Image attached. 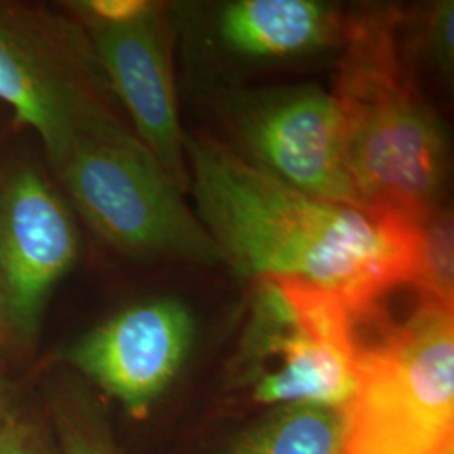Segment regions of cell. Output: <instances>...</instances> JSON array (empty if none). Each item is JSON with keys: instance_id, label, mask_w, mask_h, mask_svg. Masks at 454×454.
I'll return each instance as SVG.
<instances>
[{"instance_id": "cell-1", "label": "cell", "mask_w": 454, "mask_h": 454, "mask_svg": "<svg viewBox=\"0 0 454 454\" xmlns=\"http://www.w3.org/2000/svg\"><path fill=\"white\" fill-rule=\"evenodd\" d=\"M184 145L195 215L241 275L320 288L352 315L416 286L419 223L311 197L211 135L185 131Z\"/></svg>"}, {"instance_id": "cell-2", "label": "cell", "mask_w": 454, "mask_h": 454, "mask_svg": "<svg viewBox=\"0 0 454 454\" xmlns=\"http://www.w3.org/2000/svg\"><path fill=\"white\" fill-rule=\"evenodd\" d=\"M394 7L347 16L332 90L343 121L345 162L369 209L421 223L442 207L448 137L424 99Z\"/></svg>"}, {"instance_id": "cell-3", "label": "cell", "mask_w": 454, "mask_h": 454, "mask_svg": "<svg viewBox=\"0 0 454 454\" xmlns=\"http://www.w3.org/2000/svg\"><path fill=\"white\" fill-rule=\"evenodd\" d=\"M352 315L357 375L340 454H454L453 303L416 288Z\"/></svg>"}, {"instance_id": "cell-4", "label": "cell", "mask_w": 454, "mask_h": 454, "mask_svg": "<svg viewBox=\"0 0 454 454\" xmlns=\"http://www.w3.org/2000/svg\"><path fill=\"white\" fill-rule=\"evenodd\" d=\"M51 167L88 224L123 254L226 264L185 194L121 123L114 103L82 114Z\"/></svg>"}, {"instance_id": "cell-5", "label": "cell", "mask_w": 454, "mask_h": 454, "mask_svg": "<svg viewBox=\"0 0 454 454\" xmlns=\"http://www.w3.org/2000/svg\"><path fill=\"white\" fill-rule=\"evenodd\" d=\"M357 375L352 313L340 298L292 279H258L236 377L261 406L347 409Z\"/></svg>"}, {"instance_id": "cell-6", "label": "cell", "mask_w": 454, "mask_h": 454, "mask_svg": "<svg viewBox=\"0 0 454 454\" xmlns=\"http://www.w3.org/2000/svg\"><path fill=\"white\" fill-rule=\"evenodd\" d=\"M200 98L221 144L244 162L311 197L367 207L345 162L337 99L324 86L200 82Z\"/></svg>"}, {"instance_id": "cell-7", "label": "cell", "mask_w": 454, "mask_h": 454, "mask_svg": "<svg viewBox=\"0 0 454 454\" xmlns=\"http://www.w3.org/2000/svg\"><path fill=\"white\" fill-rule=\"evenodd\" d=\"M114 99L80 22L0 2V101L39 137L51 165L82 114Z\"/></svg>"}, {"instance_id": "cell-8", "label": "cell", "mask_w": 454, "mask_h": 454, "mask_svg": "<svg viewBox=\"0 0 454 454\" xmlns=\"http://www.w3.org/2000/svg\"><path fill=\"white\" fill-rule=\"evenodd\" d=\"M202 82H234L241 73L290 67L340 51L347 16L317 0H231L168 7Z\"/></svg>"}, {"instance_id": "cell-9", "label": "cell", "mask_w": 454, "mask_h": 454, "mask_svg": "<svg viewBox=\"0 0 454 454\" xmlns=\"http://www.w3.org/2000/svg\"><path fill=\"white\" fill-rule=\"evenodd\" d=\"M78 256L80 232L63 197L34 167L9 170L0 180V328L33 340Z\"/></svg>"}, {"instance_id": "cell-10", "label": "cell", "mask_w": 454, "mask_h": 454, "mask_svg": "<svg viewBox=\"0 0 454 454\" xmlns=\"http://www.w3.org/2000/svg\"><path fill=\"white\" fill-rule=\"evenodd\" d=\"M194 337L191 309L176 298H155L98 325L63 358L130 418L145 419L179 375Z\"/></svg>"}, {"instance_id": "cell-11", "label": "cell", "mask_w": 454, "mask_h": 454, "mask_svg": "<svg viewBox=\"0 0 454 454\" xmlns=\"http://www.w3.org/2000/svg\"><path fill=\"white\" fill-rule=\"evenodd\" d=\"M114 97L135 135L184 194L189 192L185 130L180 125L172 63V20L165 4L125 24L80 22Z\"/></svg>"}, {"instance_id": "cell-12", "label": "cell", "mask_w": 454, "mask_h": 454, "mask_svg": "<svg viewBox=\"0 0 454 454\" xmlns=\"http://www.w3.org/2000/svg\"><path fill=\"white\" fill-rule=\"evenodd\" d=\"M345 429L347 409L275 407L236 434L223 454H340Z\"/></svg>"}, {"instance_id": "cell-13", "label": "cell", "mask_w": 454, "mask_h": 454, "mask_svg": "<svg viewBox=\"0 0 454 454\" xmlns=\"http://www.w3.org/2000/svg\"><path fill=\"white\" fill-rule=\"evenodd\" d=\"M61 454H123L101 407L88 390L63 386L49 399Z\"/></svg>"}, {"instance_id": "cell-14", "label": "cell", "mask_w": 454, "mask_h": 454, "mask_svg": "<svg viewBox=\"0 0 454 454\" xmlns=\"http://www.w3.org/2000/svg\"><path fill=\"white\" fill-rule=\"evenodd\" d=\"M419 276L414 288L453 303V219L444 207L419 223Z\"/></svg>"}, {"instance_id": "cell-15", "label": "cell", "mask_w": 454, "mask_h": 454, "mask_svg": "<svg viewBox=\"0 0 454 454\" xmlns=\"http://www.w3.org/2000/svg\"><path fill=\"white\" fill-rule=\"evenodd\" d=\"M454 4L439 2L431 7L422 31V48L431 63L444 76L453 74L454 63Z\"/></svg>"}, {"instance_id": "cell-16", "label": "cell", "mask_w": 454, "mask_h": 454, "mask_svg": "<svg viewBox=\"0 0 454 454\" xmlns=\"http://www.w3.org/2000/svg\"><path fill=\"white\" fill-rule=\"evenodd\" d=\"M0 454H54L39 424L11 412L0 426Z\"/></svg>"}, {"instance_id": "cell-17", "label": "cell", "mask_w": 454, "mask_h": 454, "mask_svg": "<svg viewBox=\"0 0 454 454\" xmlns=\"http://www.w3.org/2000/svg\"><path fill=\"white\" fill-rule=\"evenodd\" d=\"M71 11L76 12L80 22L95 24H125L145 16L152 9L150 0H82L69 2Z\"/></svg>"}, {"instance_id": "cell-18", "label": "cell", "mask_w": 454, "mask_h": 454, "mask_svg": "<svg viewBox=\"0 0 454 454\" xmlns=\"http://www.w3.org/2000/svg\"><path fill=\"white\" fill-rule=\"evenodd\" d=\"M11 414V395L7 386L0 380V426L7 419V416Z\"/></svg>"}, {"instance_id": "cell-19", "label": "cell", "mask_w": 454, "mask_h": 454, "mask_svg": "<svg viewBox=\"0 0 454 454\" xmlns=\"http://www.w3.org/2000/svg\"><path fill=\"white\" fill-rule=\"evenodd\" d=\"M0 335H2V328H0Z\"/></svg>"}]
</instances>
